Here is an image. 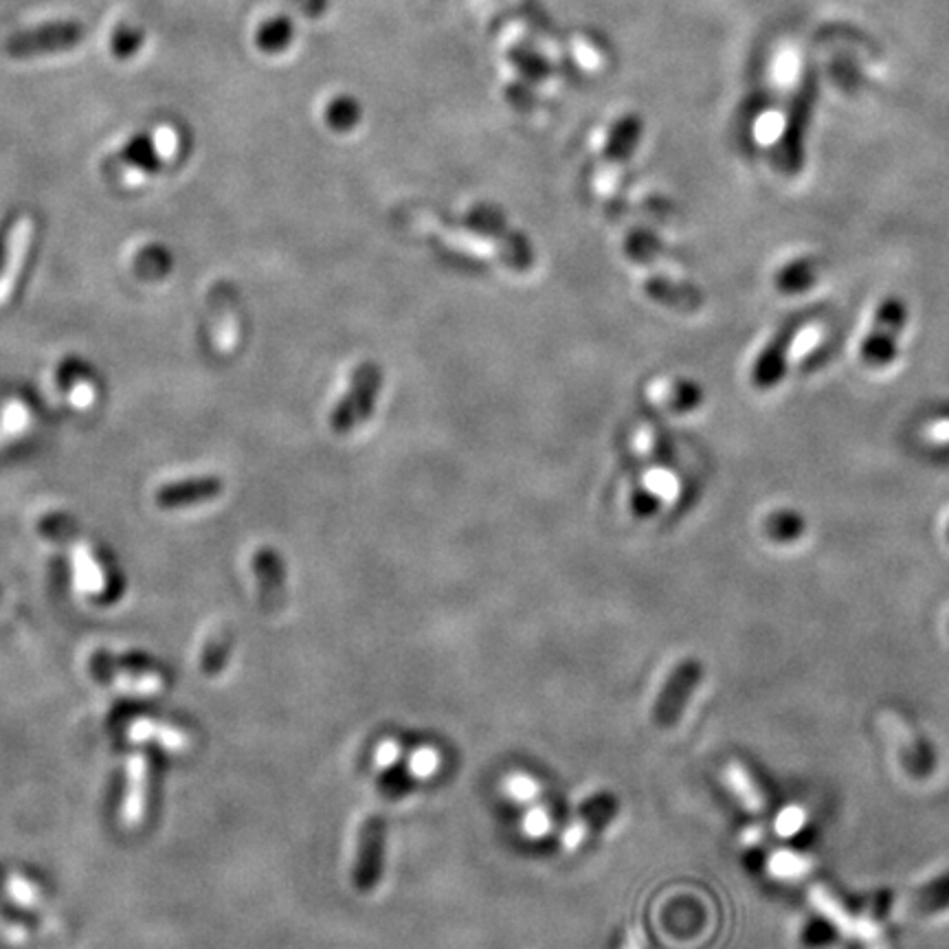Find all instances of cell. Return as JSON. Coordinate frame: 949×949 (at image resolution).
Segmentation results:
<instances>
[{
    "mask_svg": "<svg viewBox=\"0 0 949 949\" xmlns=\"http://www.w3.org/2000/svg\"><path fill=\"white\" fill-rule=\"evenodd\" d=\"M465 225L474 236L492 242L506 266H510L517 273L532 271L537 262V253L530 237L510 227L501 210L492 205H474L473 210L467 214Z\"/></svg>",
    "mask_w": 949,
    "mask_h": 949,
    "instance_id": "1",
    "label": "cell"
},
{
    "mask_svg": "<svg viewBox=\"0 0 949 949\" xmlns=\"http://www.w3.org/2000/svg\"><path fill=\"white\" fill-rule=\"evenodd\" d=\"M382 389V367L376 360H363L356 365L348 391L339 398L330 411V429L337 436H348L365 425L374 411Z\"/></svg>",
    "mask_w": 949,
    "mask_h": 949,
    "instance_id": "2",
    "label": "cell"
},
{
    "mask_svg": "<svg viewBox=\"0 0 949 949\" xmlns=\"http://www.w3.org/2000/svg\"><path fill=\"white\" fill-rule=\"evenodd\" d=\"M818 93V71L814 67H807L789 102V111L780 134V163L787 172H798L805 161V139L814 118Z\"/></svg>",
    "mask_w": 949,
    "mask_h": 949,
    "instance_id": "3",
    "label": "cell"
},
{
    "mask_svg": "<svg viewBox=\"0 0 949 949\" xmlns=\"http://www.w3.org/2000/svg\"><path fill=\"white\" fill-rule=\"evenodd\" d=\"M702 677H704V666L697 660H684L673 669L653 708V721L657 723V727L666 729L680 721L693 693L697 691Z\"/></svg>",
    "mask_w": 949,
    "mask_h": 949,
    "instance_id": "4",
    "label": "cell"
},
{
    "mask_svg": "<svg viewBox=\"0 0 949 949\" xmlns=\"http://www.w3.org/2000/svg\"><path fill=\"white\" fill-rule=\"evenodd\" d=\"M385 855V823L380 816H367L356 835L355 868L353 881L356 890L369 892L376 888L382 873Z\"/></svg>",
    "mask_w": 949,
    "mask_h": 949,
    "instance_id": "5",
    "label": "cell"
},
{
    "mask_svg": "<svg viewBox=\"0 0 949 949\" xmlns=\"http://www.w3.org/2000/svg\"><path fill=\"white\" fill-rule=\"evenodd\" d=\"M906 324V308L897 299H888L881 304L875 326L861 346V356L868 365L881 367L890 363L897 355V341L901 328Z\"/></svg>",
    "mask_w": 949,
    "mask_h": 949,
    "instance_id": "6",
    "label": "cell"
},
{
    "mask_svg": "<svg viewBox=\"0 0 949 949\" xmlns=\"http://www.w3.org/2000/svg\"><path fill=\"white\" fill-rule=\"evenodd\" d=\"M879 721L888 741L895 745L904 767L912 772V776H926L932 767V756L924 741L917 736V732L908 725V721L890 711L881 712Z\"/></svg>",
    "mask_w": 949,
    "mask_h": 949,
    "instance_id": "7",
    "label": "cell"
},
{
    "mask_svg": "<svg viewBox=\"0 0 949 949\" xmlns=\"http://www.w3.org/2000/svg\"><path fill=\"white\" fill-rule=\"evenodd\" d=\"M147 805V761L143 754H130L125 761V794L121 800V825L136 829L145 818Z\"/></svg>",
    "mask_w": 949,
    "mask_h": 949,
    "instance_id": "8",
    "label": "cell"
},
{
    "mask_svg": "<svg viewBox=\"0 0 949 949\" xmlns=\"http://www.w3.org/2000/svg\"><path fill=\"white\" fill-rule=\"evenodd\" d=\"M946 908H949V873L941 875L939 879H935L926 886H921L919 890L908 892L901 899H897L890 915H892V919L904 921V919L937 915Z\"/></svg>",
    "mask_w": 949,
    "mask_h": 949,
    "instance_id": "9",
    "label": "cell"
},
{
    "mask_svg": "<svg viewBox=\"0 0 949 949\" xmlns=\"http://www.w3.org/2000/svg\"><path fill=\"white\" fill-rule=\"evenodd\" d=\"M644 293L660 306L677 313H697L704 306V295L697 286L677 282L666 275H651L644 279Z\"/></svg>",
    "mask_w": 949,
    "mask_h": 949,
    "instance_id": "10",
    "label": "cell"
},
{
    "mask_svg": "<svg viewBox=\"0 0 949 949\" xmlns=\"http://www.w3.org/2000/svg\"><path fill=\"white\" fill-rule=\"evenodd\" d=\"M618 807L620 805H618V798L613 794H600V796L592 798L565 830V835H563L565 848L581 846L585 837H590L595 830L602 829L618 814Z\"/></svg>",
    "mask_w": 949,
    "mask_h": 949,
    "instance_id": "11",
    "label": "cell"
},
{
    "mask_svg": "<svg viewBox=\"0 0 949 949\" xmlns=\"http://www.w3.org/2000/svg\"><path fill=\"white\" fill-rule=\"evenodd\" d=\"M82 38V29L78 24H55L47 27L42 31L24 33L22 38H16L9 44V51L13 55H29L33 51H49V49H64L75 44Z\"/></svg>",
    "mask_w": 949,
    "mask_h": 949,
    "instance_id": "12",
    "label": "cell"
},
{
    "mask_svg": "<svg viewBox=\"0 0 949 949\" xmlns=\"http://www.w3.org/2000/svg\"><path fill=\"white\" fill-rule=\"evenodd\" d=\"M127 736L134 743H156L170 752H185L192 743L185 729L167 723H156L152 718H136L127 727Z\"/></svg>",
    "mask_w": 949,
    "mask_h": 949,
    "instance_id": "13",
    "label": "cell"
},
{
    "mask_svg": "<svg viewBox=\"0 0 949 949\" xmlns=\"http://www.w3.org/2000/svg\"><path fill=\"white\" fill-rule=\"evenodd\" d=\"M255 574L259 579L262 595L271 604H279L286 592L284 561L273 550H259L255 557Z\"/></svg>",
    "mask_w": 949,
    "mask_h": 949,
    "instance_id": "14",
    "label": "cell"
},
{
    "mask_svg": "<svg viewBox=\"0 0 949 949\" xmlns=\"http://www.w3.org/2000/svg\"><path fill=\"white\" fill-rule=\"evenodd\" d=\"M223 490L221 479H196V481H183V483H170L159 490L156 501L161 506H183V503H198L205 499L216 497Z\"/></svg>",
    "mask_w": 949,
    "mask_h": 949,
    "instance_id": "15",
    "label": "cell"
},
{
    "mask_svg": "<svg viewBox=\"0 0 949 949\" xmlns=\"http://www.w3.org/2000/svg\"><path fill=\"white\" fill-rule=\"evenodd\" d=\"M809 899H812L814 908L829 921L837 932H841L844 937H857L859 919H853L850 912L835 899V895L825 886H814L809 892Z\"/></svg>",
    "mask_w": 949,
    "mask_h": 949,
    "instance_id": "16",
    "label": "cell"
},
{
    "mask_svg": "<svg viewBox=\"0 0 949 949\" xmlns=\"http://www.w3.org/2000/svg\"><path fill=\"white\" fill-rule=\"evenodd\" d=\"M725 774H727V783H729L732 792L736 794V798L741 800V805H743L749 814H763V812H765V796H763V792L758 789V785L754 783V778H752L749 769H747L743 763L732 761V763L727 765Z\"/></svg>",
    "mask_w": 949,
    "mask_h": 949,
    "instance_id": "17",
    "label": "cell"
},
{
    "mask_svg": "<svg viewBox=\"0 0 949 949\" xmlns=\"http://www.w3.org/2000/svg\"><path fill=\"white\" fill-rule=\"evenodd\" d=\"M75 585L86 593L104 592L106 581L98 561L86 550H75Z\"/></svg>",
    "mask_w": 949,
    "mask_h": 949,
    "instance_id": "18",
    "label": "cell"
},
{
    "mask_svg": "<svg viewBox=\"0 0 949 949\" xmlns=\"http://www.w3.org/2000/svg\"><path fill=\"white\" fill-rule=\"evenodd\" d=\"M29 234H31L29 223H22L20 227H16V237H13V244H11L9 259H7V271H4V277L0 282V297H7L9 290H11V284H13L11 279L16 277V271H20V264H22V257H24V251H27V242H29Z\"/></svg>",
    "mask_w": 949,
    "mask_h": 949,
    "instance_id": "19",
    "label": "cell"
},
{
    "mask_svg": "<svg viewBox=\"0 0 949 949\" xmlns=\"http://www.w3.org/2000/svg\"><path fill=\"white\" fill-rule=\"evenodd\" d=\"M4 888H7L9 897L22 908H35L42 901V892H40L38 884H33L29 877H24L20 873H11L7 877Z\"/></svg>",
    "mask_w": 949,
    "mask_h": 949,
    "instance_id": "20",
    "label": "cell"
},
{
    "mask_svg": "<svg viewBox=\"0 0 949 949\" xmlns=\"http://www.w3.org/2000/svg\"><path fill=\"white\" fill-rule=\"evenodd\" d=\"M115 686L130 695H156L163 688V680L156 673H141V675L121 673L115 680Z\"/></svg>",
    "mask_w": 949,
    "mask_h": 949,
    "instance_id": "21",
    "label": "cell"
},
{
    "mask_svg": "<svg viewBox=\"0 0 949 949\" xmlns=\"http://www.w3.org/2000/svg\"><path fill=\"white\" fill-rule=\"evenodd\" d=\"M702 398H704V391H702V387L697 382L680 380V382L673 385V391H671V398H669V407L673 411H677V414H688V411H693V409L700 407Z\"/></svg>",
    "mask_w": 949,
    "mask_h": 949,
    "instance_id": "22",
    "label": "cell"
},
{
    "mask_svg": "<svg viewBox=\"0 0 949 949\" xmlns=\"http://www.w3.org/2000/svg\"><path fill=\"white\" fill-rule=\"evenodd\" d=\"M778 284L787 293H798V290L812 286L814 284V264L812 262H794V264H789L778 275Z\"/></svg>",
    "mask_w": 949,
    "mask_h": 949,
    "instance_id": "23",
    "label": "cell"
},
{
    "mask_svg": "<svg viewBox=\"0 0 949 949\" xmlns=\"http://www.w3.org/2000/svg\"><path fill=\"white\" fill-rule=\"evenodd\" d=\"M767 532L774 539H778V541H789V539H796L803 532V521L794 512L772 514L769 521H767Z\"/></svg>",
    "mask_w": 949,
    "mask_h": 949,
    "instance_id": "24",
    "label": "cell"
},
{
    "mask_svg": "<svg viewBox=\"0 0 949 949\" xmlns=\"http://www.w3.org/2000/svg\"><path fill=\"white\" fill-rule=\"evenodd\" d=\"M657 239L653 234H646V232H633L631 236L626 237V244H624V251H626V255L631 257V259H635V262H651L653 257H655V253H657Z\"/></svg>",
    "mask_w": 949,
    "mask_h": 949,
    "instance_id": "25",
    "label": "cell"
},
{
    "mask_svg": "<svg viewBox=\"0 0 949 949\" xmlns=\"http://www.w3.org/2000/svg\"><path fill=\"white\" fill-rule=\"evenodd\" d=\"M631 508H633V512L637 514V517H651V514H655L657 512V508H660V499L653 494V492H649V490H637L635 494H633V499H631Z\"/></svg>",
    "mask_w": 949,
    "mask_h": 949,
    "instance_id": "26",
    "label": "cell"
},
{
    "mask_svg": "<svg viewBox=\"0 0 949 949\" xmlns=\"http://www.w3.org/2000/svg\"><path fill=\"white\" fill-rule=\"evenodd\" d=\"M624 949H646V937H644V930L640 926H631Z\"/></svg>",
    "mask_w": 949,
    "mask_h": 949,
    "instance_id": "27",
    "label": "cell"
},
{
    "mask_svg": "<svg viewBox=\"0 0 949 949\" xmlns=\"http://www.w3.org/2000/svg\"><path fill=\"white\" fill-rule=\"evenodd\" d=\"M948 537H949V530H948Z\"/></svg>",
    "mask_w": 949,
    "mask_h": 949,
    "instance_id": "28",
    "label": "cell"
}]
</instances>
